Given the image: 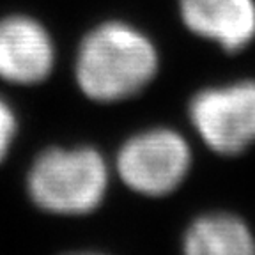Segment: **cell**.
<instances>
[{
	"label": "cell",
	"mask_w": 255,
	"mask_h": 255,
	"mask_svg": "<svg viewBox=\"0 0 255 255\" xmlns=\"http://www.w3.org/2000/svg\"><path fill=\"white\" fill-rule=\"evenodd\" d=\"M18 135V117L7 101L0 98V163L7 158Z\"/></svg>",
	"instance_id": "obj_8"
},
{
	"label": "cell",
	"mask_w": 255,
	"mask_h": 255,
	"mask_svg": "<svg viewBox=\"0 0 255 255\" xmlns=\"http://www.w3.org/2000/svg\"><path fill=\"white\" fill-rule=\"evenodd\" d=\"M159 71L154 41L135 25L107 20L82 37L75 57L80 92L100 105H112L140 94Z\"/></svg>",
	"instance_id": "obj_1"
},
{
	"label": "cell",
	"mask_w": 255,
	"mask_h": 255,
	"mask_svg": "<svg viewBox=\"0 0 255 255\" xmlns=\"http://www.w3.org/2000/svg\"><path fill=\"white\" fill-rule=\"evenodd\" d=\"M55 43L37 18L12 12L0 18V78L12 85L43 84L55 68Z\"/></svg>",
	"instance_id": "obj_5"
},
{
	"label": "cell",
	"mask_w": 255,
	"mask_h": 255,
	"mask_svg": "<svg viewBox=\"0 0 255 255\" xmlns=\"http://www.w3.org/2000/svg\"><path fill=\"white\" fill-rule=\"evenodd\" d=\"M28 199L43 213L85 216L103 204L110 186V167L89 145L46 147L27 172Z\"/></svg>",
	"instance_id": "obj_2"
},
{
	"label": "cell",
	"mask_w": 255,
	"mask_h": 255,
	"mask_svg": "<svg viewBox=\"0 0 255 255\" xmlns=\"http://www.w3.org/2000/svg\"><path fill=\"white\" fill-rule=\"evenodd\" d=\"M183 25L193 36L238 53L255 39V0H177Z\"/></svg>",
	"instance_id": "obj_6"
},
{
	"label": "cell",
	"mask_w": 255,
	"mask_h": 255,
	"mask_svg": "<svg viewBox=\"0 0 255 255\" xmlns=\"http://www.w3.org/2000/svg\"><path fill=\"white\" fill-rule=\"evenodd\" d=\"M183 252L188 255H252L255 254V238L241 216L211 211L197 216L188 225Z\"/></svg>",
	"instance_id": "obj_7"
},
{
	"label": "cell",
	"mask_w": 255,
	"mask_h": 255,
	"mask_svg": "<svg viewBox=\"0 0 255 255\" xmlns=\"http://www.w3.org/2000/svg\"><path fill=\"white\" fill-rule=\"evenodd\" d=\"M191 163L190 143L177 129L152 126L124 140L116 156V172L133 193L161 199L186 181Z\"/></svg>",
	"instance_id": "obj_3"
},
{
	"label": "cell",
	"mask_w": 255,
	"mask_h": 255,
	"mask_svg": "<svg viewBox=\"0 0 255 255\" xmlns=\"http://www.w3.org/2000/svg\"><path fill=\"white\" fill-rule=\"evenodd\" d=\"M188 119L209 151L245 152L255 145V80L200 89L188 103Z\"/></svg>",
	"instance_id": "obj_4"
}]
</instances>
